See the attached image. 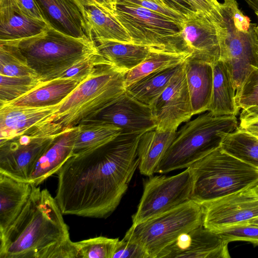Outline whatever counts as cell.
<instances>
[{"mask_svg":"<svg viewBox=\"0 0 258 258\" xmlns=\"http://www.w3.org/2000/svg\"><path fill=\"white\" fill-rule=\"evenodd\" d=\"M143 134L121 133L97 149L70 158L57 172L55 199L62 213L109 216L139 167L137 150Z\"/></svg>","mask_w":258,"mask_h":258,"instance_id":"6da1fadb","label":"cell"},{"mask_svg":"<svg viewBox=\"0 0 258 258\" xmlns=\"http://www.w3.org/2000/svg\"><path fill=\"white\" fill-rule=\"evenodd\" d=\"M55 198L32 184L22 211L0 237V258H77Z\"/></svg>","mask_w":258,"mask_h":258,"instance_id":"7a4b0ae2","label":"cell"},{"mask_svg":"<svg viewBox=\"0 0 258 258\" xmlns=\"http://www.w3.org/2000/svg\"><path fill=\"white\" fill-rule=\"evenodd\" d=\"M218 37L220 59L226 65L236 92L254 67L258 68L254 27L236 0L219 3L211 16Z\"/></svg>","mask_w":258,"mask_h":258,"instance_id":"3957f363","label":"cell"},{"mask_svg":"<svg viewBox=\"0 0 258 258\" xmlns=\"http://www.w3.org/2000/svg\"><path fill=\"white\" fill-rule=\"evenodd\" d=\"M15 44L41 82L56 78L79 62L97 53L95 43L64 34L52 27Z\"/></svg>","mask_w":258,"mask_h":258,"instance_id":"277c9868","label":"cell"},{"mask_svg":"<svg viewBox=\"0 0 258 258\" xmlns=\"http://www.w3.org/2000/svg\"><path fill=\"white\" fill-rule=\"evenodd\" d=\"M124 74L103 59L61 102L53 122L64 130L96 118L125 91Z\"/></svg>","mask_w":258,"mask_h":258,"instance_id":"5b68a950","label":"cell"},{"mask_svg":"<svg viewBox=\"0 0 258 258\" xmlns=\"http://www.w3.org/2000/svg\"><path fill=\"white\" fill-rule=\"evenodd\" d=\"M238 127L236 116H215L209 111L187 122L176 137L155 173H166L189 167L197 161L221 147L228 134Z\"/></svg>","mask_w":258,"mask_h":258,"instance_id":"8992f818","label":"cell"},{"mask_svg":"<svg viewBox=\"0 0 258 258\" xmlns=\"http://www.w3.org/2000/svg\"><path fill=\"white\" fill-rule=\"evenodd\" d=\"M188 168L193 178L190 200L201 205L258 183L257 168L227 153L221 147Z\"/></svg>","mask_w":258,"mask_h":258,"instance_id":"52a82bcc","label":"cell"},{"mask_svg":"<svg viewBox=\"0 0 258 258\" xmlns=\"http://www.w3.org/2000/svg\"><path fill=\"white\" fill-rule=\"evenodd\" d=\"M202 206L189 200L179 206L133 225L123 238L140 245L149 258L159 253L178 236L203 225Z\"/></svg>","mask_w":258,"mask_h":258,"instance_id":"ba28073f","label":"cell"},{"mask_svg":"<svg viewBox=\"0 0 258 258\" xmlns=\"http://www.w3.org/2000/svg\"><path fill=\"white\" fill-rule=\"evenodd\" d=\"M112 15L127 31L132 43L170 51H185L182 46L181 23L178 21L119 0H116Z\"/></svg>","mask_w":258,"mask_h":258,"instance_id":"9c48e42d","label":"cell"},{"mask_svg":"<svg viewBox=\"0 0 258 258\" xmlns=\"http://www.w3.org/2000/svg\"><path fill=\"white\" fill-rule=\"evenodd\" d=\"M66 129L51 122L0 144V173L28 182L40 157Z\"/></svg>","mask_w":258,"mask_h":258,"instance_id":"30bf717a","label":"cell"},{"mask_svg":"<svg viewBox=\"0 0 258 258\" xmlns=\"http://www.w3.org/2000/svg\"><path fill=\"white\" fill-rule=\"evenodd\" d=\"M193 178L189 168L173 176H149L136 212L132 216L135 225L168 211L190 200Z\"/></svg>","mask_w":258,"mask_h":258,"instance_id":"8fae6325","label":"cell"},{"mask_svg":"<svg viewBox=\"0 0 258 258\" xmlns=\"http://www.w3.org/2000/svg\"><path fill=\"white\" fill-rule=\"evenodd\" d=\"M203 225L215 231L247 224L258 216V196L252 187L246 188L202 205Z\"/></svg>","mask_w":258,"mask_h":258,"instance_id":"7c38bea8","label":"cell"},{"mask_svg":"<svg viewBox=\"0 0 258 258\" xmlns=\"http://www.w3.org/2000/svg\"><path fill=\"white\" fill-rule=\"evenodd\" d=\"M183 64L151 106L157 131L175 132L194 115Z\"/></svg>","mask_w":258,"mask_h":258,"instance_id":"4fadbf2b","label":"cell"},{"mask_svg":"<svg viewBox=\"0 0 258 258\" xmlns=\"http://www.w3.org/2000/svg\"><path fill=\"white\" fill-rule=\"evenodd\" d=\"M181 26L183 48L189 58L212 65L220 59L218 37L210 16L192 12L185 16Z\"/></svg>","mask_w":258,"mask_h":258,"instance_id":"5bb4252c","label":"cell"},{"mask_svg":"<svg viewBox=\"0 0 258 258\" xmlns=\"http://www.w3.org/2000/svg\"><path fill=\"white\" fill-rule=\"evenodd\" d=\"M228 243L202 225L178 236L156 258H229Z\"/></svg>","mask_w":258,"mask_h":258,"instance_id":"9a60e30c","label":"cell"},{"mask_svg":"<svg viewBox=\"0 0 258 258\" xmlns=\"http://www.w3.org/2000/svg\"><path fill=\"white\" fill-rule=\"evenodd\" d=\"M95 118L117 126L124 134H142L156 127L151 106L138 101L126 90Z\"/></svg>","mask_w":258,"mask_h":258,"instance_id":"2e32d148","label":"cell"},{"mask_svg":"<svg viewBox=\"0 0 258 258\" xmlns=\"http://www.w3.org/2000/svg\"><path fill=\"white\" fill-rule=\"evenodd\" d=\"M60 103L41 107L0 105V144L53 122Z\"/></svg>","mask_w":258,"mask_h":258,"instance_id":"e0dca14e","label":"cell"},{"mask_svg":"<svg viewBox=\"0 0 258 258\" xmlns=\"http://www.w3.org/2000/svg\"><path fill=\"white\" fill-rule=\"evenodd\" d=\"M45 21L54 29L76 38L93 41L82 6L75 0H35Z\"/></svg>","mask_w":258,"mask_h":258,"instance_id":"ac0fdd59","label":"cell"},{"mask_svg":"<svg viewBox=\"0 0 258 258\" xmlns=\"http://www.w3.org/2000/svg\"><path fill=\"white\" fill-rule=\"evenodd\" d=\"M0 41H18L38 35L50 26L26 14L15 0H0Z\"/></svg>","mask_w":258,"mask_h":258,"instance_id":"d6986e66","label":"cell"},{"mask_svg":"<svg viewBox=\"0 0 258 258\" xmlns=\"http://www.w3.org/2000/svg\"><path fill=\"white\" fill-rule=\"evenodd\" d=\"M77 130V126L67 128L54 140L36 163L28 182L38 185L58 172L73 156Z\"/></svg>","mask_w":258,"mask_h":258,"instance_id":"ffe728a7","label":"cell"},{"mask_svg":"<svg viewBox=\"0 0 258 258\" xmlns=\"http://www.w3.org/2000/svg\"><path fill=\"white\" fill-rule=\"evenodd\" d=\"M183 65L194 115L208 111L212 94V65L189 57Z\"/></svg>","mask_w":258,"mask_h":258,"instance_id":"44dd1931","label":"cell"},{"mask_svg":"<svg viewBox=\"0 0 258 258\" xmlns=\"http://www.w3.org/2000/svg\"><path fill=\"white\" fill-rule=\"evenodd\" d=\"M31 190V183L0 173V237L20 214Z\"/></svg>","mask_w":258,"mask_h":258,"instance_id":"7402d4cb","label":"cell"},{"mask_svg":"<svg viewBox=\"0 0 258 258\" xmlns=\"http://www.w3.org/2000/svg\"><path fill=\"white\" fill-rule=\"evenodd\" d=\"M98 53L118 71L125 73L138 66L156 49L153 47L112 40L95 42ZM164 50V49H163Z\"/></svg>","mask_w":258,"mask_h":258,"instance_id":"603a6c76","label":"cell"},{"mask_svg":"<svg viewBox=\"0 0 258 258\" xmlns=\"http://www.w3.org/2000/svg\"><path fill=\"white\" fill-rule=\"evenodd\" d=\"M84 80L73 78H58L43 82L39 86L23 96L6 103L32 107L57 105Z\"/></svg>","mask_w":258,"mask_h":258,"instance_id":"cb8c5ba5","label":"cell"},{"mask_svg":"<svg viewBox=\"0 0 258 258\" xmlns=\"http://www.w3.org/2000/svg\"><path fill=\"white\" fill-rule=\"evenodd\" d=\"M92 40L132 43L129 34L119 22L105 9L95 4L82 6Z\"/></svg>","mask_w":258,"mask_h":258,"instance_id":"d4e9b609","label":"cell"},{"mask_svg":"<svg viewBox=\"0 0 258 258\" xmlns=\"http://www.w3.org/2000/svg\"><path fill=\"white\" fill-rule=\"evenodd\" d=\"M177 132V131H176ZM176 132H161L156 129L144 133L138 147L139 169L141 174L150 176L173 142Z\"/></svg>","mask_w":258,"mask_h":258,"instance_id":"484cf974","label":"cell"},{"mask_svg":"<svg viewBox=\"0 0 258 258\" xmlns=\"http://www.w3.org/2000/svg\"><path fill=\"white\" fill-rule=\"evenodd\" d=\"M212 67V94L208 111L215 116H236L240 110L236 105V91L230 73L220 59L213 64Z\"/></svg>","mask_w":258,"mask_h":258,"instance_id":"4316f807","label":"cell"},{"mask_svg":"<svg viewBox=\"0 0 258 258\" xmlns=\"http://www.w3.org/2000/svg\"><path fill=\"white\" fill-rule=\"evenodd\" d=\"M77 127L73 156L97 149L121 133L120 128L96 118L83 121Z\"/></svg>","mask_w":258,"mask_h":258,"instance_id":"83f0119b","label":"cell"},{"mask_svg":"<svg viewBox=\"0 0 258 258\" xmlns=\"http://www.w3.org/2000/svg\"><path fill=\"white\" fill-rule=\"evenodd\" d=\"M181 64L149 74L126 87L125 90L138 101L151 106L167 87Z\"/></svg>","mask_w":258,"mask_h":258,"instance_id":"f1b7e54d","label":"cell"},{"mask_svg":"<svg viewBox=\"0 0 258 258\" xmlns=\"http://www.w3.org/2000/svg\"><path fill=\"white\" fill-rule=\"evenodd\" d=\"M190 56L186 51L154 50L140 64L124 74L125 88L149 74L182 64Z\"/></svg>","mask_w":258,"mask_h":258,"instance_id":"f546056e","label":"cell"},{"mask_svg":"<svg viewBox=\"0 0 258 258\" xmlns=\"http://www.w3.org/2000/svg\"><path fill=\"white\" fill-rule=\"evenodd\" d=\"M221 148L227 153L258 169V138L237 128L224 137Z\"/></svg>","mask_w":258,"mask_h":258,"instance_id":"4dcf8cb0","label":"cell"},{"mask_svg":"<svg viewBox=\"0 0 258 258\" xmlns=\"http://www.w3.org/2000/svg\"><path fill=\"white\" fill-rule=\"evenodd\" d=\"M0 75L10 77H38L37 73L30 67L18 46L7 41H0Z\"/></svg>","mask_w":258,"mask_h":258,"instance_id":"1f68e13d","label":"cell"},{"mask_svg":"<svg viewBox=\"0 0 258 258\" xmlns=\"http://www.w3.org/2000/svg\"><path fill=\"white\" fill-rule=\"evenodd\" d=\"M0 105L11 102L42 84L37 77H10L0 75Z\"/></svg>","mask_w":258,"mask_h":258,"instance_id":"d6a6232c","label":"cell"},{"mask_svg":"<svg viewBox=\"0 0 258 258\" xmlns=\"http://www.w3.org/2000/svg\"><path fill=\"white\" fill-rule=\"evenodd\" d=\"M119 240L99 236L74 242L77 258H112Z\"/></svg>","mask_w":258,"mask_h":258,"instance_id":"836d02e7","label":"cell"},{"mask_svg":"<svg viewBox=\"0 0 258 258\" xmlns=\"http://www.w3.org/2000/svg\"><path fill=\"white\" fill-rule=\"evenodd\" d=\"M235 103L239 110L258 107V68L252 69L236 92Z\"/></svg>","mask_w":258,"mask_h":258,"instance_id":"e575fe53","label":"cell"},{"mask_svg":"<svg viewBox=\"0 0 258 258\" xmlns=\"http://www.w3.org/2000/svg\"><path fill=\"white\" fill-rule=\"evenodd\" d=\"M214 232L219 234L228 243L233 241H245L258 246V225H238Z\"/></svg>","mask_w":258,"mask_h":258,"instance_id":"d590c367","label":"cell"},{"mask_svg":"<svg viewBox=\"0 0 258 258\" xmlns=\"http://www.w3.org/2000/svg\"><path fill=\"white\" fill-rule=\"evenodd\" d=\"M112 258H149L139 244L123 238L119 240Z\"/></svg>","mask_w":258,"mask_h":258,"instance_id":"8d00e7d4","label":"cell"},{"mask_svg":"<svg viewBox=\"0 0 258 258\" xmlns=\"http://www.w3.org/2000/svg\"><path fill=\"white\" fill-rule=\"evenodd\" d=\"M238 128L258 138V107L242 109Z\"/></svg>","mask_w":258,"mask_h":258,"instance_id":"74e56055","label":"cell"},{"mask_svg":"<svg viewBox=\"0 0 258 258\" xmlns=\"http://www.w3.org/2000/svg\"><path fill=\"white\" fill-rule=\"evenodd\" d=\"M136 5L172 18L181 23L185 18L182 14L151 0H119Z\"/></svg>","mask_w":258,"mask_h":258,"instance_id":"f35d334b","label":"cell"},{"mask_svg":"<svg viewBox=\"0 0 258 258\" xmlns=\"http://www.w3.org/2000/svg\"><path fill=\"white\" fill-rule=\"evenodd\" d=\"M163 5L184 16L197 11L188 0H161Z\"/></svg>","mask_w":258,"mask_h":258,"instance_id":"ab89813d","label":"cell"},{"mask_svg":"<svg viewBox=\"0 0 258 258\" xmlns=\"http://www.w3.org/2000/svg\"><path fill=\"white\" fill-rule=\"evenodd\" d=\"M15 1L23 11L28 15L35 19L45 21L35 0H15Z\"/></svg>","mask_w":258,"mask_h":258,"instance_id":"60d3db41","label":"cell"},{"mask_svg":"<svg viewBox=\"0 0 258 258\" xmlns=\"http://www.w3.org/2000/svg\"><path fill=\"white\" fill-rule=\"evenodd\" d=\"M197 11L211 16L215 11L219 2L217 0H188Z\"/></svg>","mask_w":258,"mask_h":258,"instance_id":"b9f144b4","label":"cell"},{"mask_svg":"<svg viewBox=\"0 0 258 258\" xmlns=\"http://www.w3.org/2000/svg\"><path fill=\"white\" fill-rule=\"evenodd\" d=\"M81 6L95 4L105 9L111 14L114 9L116 0H75Z\"/></svg>","mask_w":258,"mask_h":258,"instance_id":"7bdbcfd3","label":"cell"},{"mask_svg":"<svg viewBox=\"0 0 258 258\" xmlns=\"http://www.w3.org/2000/svg\"><path fill=\"white\" fill-rule=\"evenodd\" d=\"M255 13H258V0H245Z\"/></svg>","mask_w":258,"mask_h":258,"instance_id":"ee69618b","label":"cell"},{"mask_svg":"<svg viewBox=\"0 0 258 258\" xmlns=\"http://www.w3.org/2000/svg\"><path fill=\"white\" fill-rule=\"evenodd\" d=\"M257 17L258 20V13H255ZM254 33L255 37V44L256 47L257 52L258 53V23L254 27Z\"/></svg>","mask_w":258,"mask_h":258,"instance_id":"f6af8a7d","label":"cell"},{"mask_svg":"<svg viewBox=\"0 0 258 258\" xmlns=\"http://www.w3.org/2000/svg\"><path fill=\"white\" fill-rule=\"evenodd\" d=\"M247 224L258 225V216L250 220Z\"/></svg>","mask_w":258,"mask_h":258,"instance_id":"bcb514c9","label":"cell"},{"mask_svg":"<svg viewBox=\"0 0 258 258\" xmlns=\"http://www.w3.org/2000/svg\"><path fill=\"white\" fill-rule=\"evenodd\" d=\"M252 188L254 193L258 196V183L256 185L252 187Z\"/></svg>","mask_w":258,"mask_h":258,"instance_id":"7dc6e473","label":"cell"},{"mask_svg":"<svg viewBox=\"0 0 258 258\" xmlns=\"http://www.w3.org/2000/svg\"><path fill=\"white\" fill-rule=\"evenodd\" d=\"M151 1H154V2L157 3L159 4H160L161 5L164 6L163 3H162V1H161V0H151Z\"/></svg>","mask_w":258,"mask_h":258,"instance_id":"c3c4849f","label":"cell"}]
</instances>
